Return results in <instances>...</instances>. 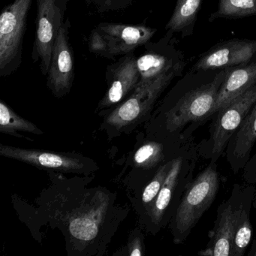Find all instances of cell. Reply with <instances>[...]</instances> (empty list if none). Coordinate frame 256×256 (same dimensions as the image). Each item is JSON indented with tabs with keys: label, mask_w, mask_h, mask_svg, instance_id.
Instances as JSON below:
<instances>
[{
	"label": "cell",
	"mask_w": 256,
	"mask_h": 256,
	"mask_svg": "<svg viewBox=\"0 0 256 256\" xmlns=\"http://www.w3.org/2000/svg\"><path fill=\"white\" fill-rule=\"evenodd\" d=\"M248 256H256V241L253 242L252 246L251 248V251L248 252Z\"/></svg>",
	"instance_id": "cell-26"
},
{
	"label": "cell",
	"mask_w": 256,
	"mask_h": 256,
	"mask_svg": "<svg viewBox=\"0 0 256 256\" xmlns=\"http://www.w3.org/2000/svg\"><path fill=\"white\" fill-rule=\"evenodd\" d=\"M34 0H14L0 16V76L16 72L22 61L26 20Z\"/></svg>",
	"instance_id": "cell-3"
},
{
	"label": "cell",
	"mask_w": 256,
	"mask_h": 256,
	"mask_svg": "<svg viewBox=\"0 0 256 256\" xmlns=\"http://www.w3.org/2000/svg\"><path fill=\"white\" fill-rule=\"evenodd\" d=\"M182 157L173 160V164L166 176L161 190L158 192L154 204L146 214L150 218L151 222L155 226H158L170 206L174 194L175 188L178 184L182 167Z\"/></svg>",
	"instance_id": "cell-15"
},
{
	"label": "cell",
	"mask_w": 256,
	"mask_h": 256,
	"mask_svg": "<svg viewBox=\"0 0 256 256\" xmlns=\"http://www.w3.org/2000/svg\"><path fill=\"white\" fill-rule=\"evenodd\" d=\"M156 31L145 25L100 23L91 32L88 47L90 52L98 56L114 60L145 46Z\"/></svg>",
	"instance_id": "cell-4"
},
{
	"label": "cell",
	"mask_w": 256,
	"mask_h": 256,
	"mask_svg": "<svg viewBox=\"0 0 256 256\" xmlns=\"http://www.w3.org/2000/svg\"><path fill=\"white\" fill-rule=\"evenodd\" d=\"M108 90L98 106V110H107L126 100L140 83V76L134 54L124 55L108 66L106 71Z\"/></svg>",
	"instance_id": "cell-9"
},
{
	"label": "cell",
	"mask_w": 256,
	"mask_h": 256,
	"mask_svg": "<svg viewBox=\"0 0 256 256\" xmlns=\"http://www.w3.org/2000/svg\"><path fill=\"white\" fill-rule=\"evenodd\" d=\"M256 140V102L238 128L233 154L238 160L245 158Z\"/></svg>",
	"instance_id": "cell-17"
},
{
	"label": "cell",
	"mask_w": 256,
	"mask_h": 256,
	"mask_svg": "<svg viewBox=\"0 0 256 256\" xmlns=\"http://www.w3.org/2000/svg\"><path fill=\"white\" fill-rule=\"evenodd\" d=\"M180 72H172L154 82L139 83L132 94L108 115L104 125L120 132L132 130L148 118L162 92Z\"/></svg>",
	"instance_id": "cell-2"
},
{
	"label": "cell",
	"mask_w": 256,
	"mask_h": 256,
	"mask_svg": "<svg viewBox=\"0 0 256 256\" xmlns=\"http://www.w3.org/2000/svg\"><path fill=\"white\" fill-rule=\"evenodd\" d=\"M240 206L235 208L230 202L218 208L215 228L209 245L198 253L200 256H230L235 227L239 218Z\"/></svg>",
	"instance_id": "cell-12"
},
{
	"label": "cell",
	"mask_w": 256,
	"mask_h": 256,
	"mask_svg": "<svg viewBox=\"0 0 256 256\" xmlns=\"http://www.w3.org/2000/svg\"><path fill=\"white\" fill-rule=\"evenodd\" d=\"M256 54V42L233 40L212 49L198 61L196 70L229 68L248 62Z\"/></svg>",
	"instance_id": "cell-11"
},
{
	"label": "cell",
	"mask_w": 256,
	"mask_h": 256,
	"mask_svg": "<svg viewBox=\"0 0 256 256\" xmlns=\"http://www.w3.org/2000/svg\"><path fill=\"white\" fill-rule=\"evenodd\" d=\"M68 1H70V0H65V2H66L67 4H68Z\"/></svg>",
	"instance_id": "cell-27"
},
{
	"label": "cell",
	"mask_w": 256,
	"mask_h": 256,
	"mask_svg": "<svg viewBox=\"0 0 256 256\" xmlns=\"http://www.w3.org/2000/svg\"><path fill=\"white\" fill-rule=\"evenodd\" d=\"M256 84V64L230 70L222 84L209 118Z\"/></svg>",
	"instance_id": "cell-13"
},
{
	"label": "cell",
	"mask_w": 256,
	"mask_h": 256,
	"mask_svg": "<svg viewBox=\"0 0 256 256\" xmlns=\"http://www.w3.org/2000/svg\"><path fill=\"white\" fill-rule=\"evenodd\" d=\"M220 186L216 168H206L190 184L178 208L172 228L176 242H182L208 210L215 199Z\"/></svg>",
	"instance_id": "cell-1"
},
{
	"label": "cell",
	"mask_w": 256,
	"mask_h": 256,
	"mask_svg": "<svg viewBox=\"0 0 256 256\" xmlns=\"http://www.w3.org/2000/svg\"><path fill=\"white\" fill-rule=\"evenodd\" d=\"M173 160L168 162L157 170L154 178L144 190L142 196V202L145 210L148 212L154 204L158 192L162 187L166 176L173 164Z\"/></svg>",
	"instance_id": "cell-22"
},
{
	"label": "cell",
	"mask_w": 256,
	"mask_h": 256,
	"mask_svg": "<svg viewBox=\"0 0 256 256\" xmlns=\"http://www.w3.org/2000/svg\"><path fill=\"white\" fill-rule=\"evenodd\" d=\"M256 14V0H220L214 18L246 17Z\"/></svg>",
	"instance_id": "cell-20"
},
{
	"label": "cell",
	"mask_w": 256,
	"mask_h": 256,
	"mask_svg": "<svg viewBox=\"0 0 256 256\" xmlns=\"http://www.w3.org/2000/svg\"><path fill=\"white\" fill-rule=\"evenodd\" d=\"M202 0H178L172 18L166 25L169 32H180L194 24Z\"/></svg>",
	"instance_id": "cell-16"
},
{
	"label": "cell",
	"mask_w": 256,
	"mask_h": 256,
	"mask_svg": "<svg viewBox=\"0 0 256 256\" xmlns=\"http://www.w3.org/2000/svg\"><path fill=\"white\" fill-rule=\"evenodd\" d=\"M230 68L216 76L210 83L186 92L174 104L163 112L166 130L178 131L191 122L209 118L222 84Z\"/></svg>",
	"instance_id": "cell-5"
},
{
	"label": "cell",
	"mask_w": 256,
	"mask_h": 256,
	"mask_svg": "<svg viewBox=\"0 0 256 256\" xmlns=\"http://www.w3.org/2000/svg\"><path fill=\"white\" fill-rule=\"evenodd\" d=\"M133 0H112L110 10H120L126 8L132 2Z\"/></svg>",
	"instance_id": "cell-25"
},
{
	"label": "cell",
	"mask_w": 256,
	"mask_h": 256,
	"mask_svg": "<svg viewBox=\"0 0 256 256\" xmlns=\"http://www.w3.org/2000/svg\"><path fill=\"white\" fill-rule=\"evenodd\" d=\"M145 47L146 48L145 53L137 58L140 83L154 82L172 72L182 70L181 62H174L168 55L158 52L154 44L148 42Z\"/></svg>",
	"instance_id": "cell-14"
},
{
	"label": "cell",
	"mask_w": 256,
	"mask_h": 256,
	"mask_svg": "<svg viewBox=\"0 0 256 256\" xmlns=\"http://www.w3.org/2000/svg\"><path fill=\"white\" fill-rule=\"evenodd\" d=\"M162 158V144L155 142H148L136 151L133 161L140 168L150 169L156 166Z\"/></svg>",
	"instance_id": "cell-21"
},
{
	"label": "cell",
	"mask_w": 256,
	"mask_h": 256,
	"mask_svg": "<svg viewBox=\"0 0 256 256\" xmlns=\"http://www.w3.org/2000/svg\"><path fill=\"white\" fill-rule=\"evenodd\" d=\"M36 30L32 58L38 62L43 76H47L52 50L61 26L67 4L64 0H36Z\"/></svg>",
	"instance_id": "cell-6"
},
{
	"label": "cell",
	"mask_w": 256,
	"mask_h": 256,
	"mask_svg": "<svg viewBox=\"0 0 256 256\" xmlns=\"http://www.w3.org/2000/svg\"><path fill=\"white\" fill-rule=\"evenodd\" d=\"M144 246L142 234L139 232H133L126 247L125 254L130 256H140L144 254Z\"/></svg>",
	"instance_id": "cell-23"
},
{
	"label": "cell",
	"mask_w": 256,
	"mask_h": 256,
	"mask_svg": "<svg viewBox=\"0 0 256 256\" xmlns=\"http://www.w3.org/2000/svg\"><path fill=\"white\" fill-rule=\"evenodd\" d=\"M26 132L34 134H44L42 130L30 122L28 120L18 115L4 102H0V132L4 134L20 136L18 132Z\"/></svg>",
	"instance_id": "cell-18"
},
{
	"label": "cell",
	"mask_w": 256,
	"mask_h": 256,
	"mask_svg": "<svg viewBox=\"0 0 256 256\" xmlns=\"http://www.w3.org/2000/svg\"><path fill=\"white\" fill-rule=\"evenodd\" d=\"M70 28V20H66L58 32L47 74L48 88L58 98L67 95L74 82V56L68 37Z\"/></svg>",
	"instance_id": "cell-8"
},
{
	"label": "cell",
	"mask_w": 256,
	"mask_h": 256,
	"mask_svg": "<svg viewBox=\"0 0 256 256\" xmlns=\"http://www.w3.org/2000/svg\"><path fill=\"white\" fill-rule=\"evenodd\" d=\"M0 155L40 168L64 173H85L94 166L90 160L78 154H62L41 150L0 145Z\"/></svg>",
	"instance_id": "cell-7"
},
{
	"label": "cell",
	"mask_w": 256,
	"mask_h": 256,
	"mask_svg": "<svg viewBox=\"0 0 256 256\" xmlns=\"http://www.w3.org/2000/svg\"><path fill=\"white\" fill-rule=\"evenodd\" d=\"M252 238V226L248 212L240 205L239 218L235 227L230 256H242Z\"/></svg>",
	"instance_id": "cell-19"
},
{
	"label": "cell",
	"mask_w": 256,
	"mask_h": 256,
	"mask_svg": "<svg viewBox=\"0 0 256 256\" xmlns=\"http://www.w3.org/2000/svg\"><path fill=\"white\" fill-rule=\"evenodd\" d=\"M88 4H94L98 8V11H108L112 8V0H86Z\"/></svg>",
	"instance_id": "cell-24"
},
{
	"label": "cell",
	"mask_w": 256,
	"mask_h": 256,
	"mask_svg": "<svg viewBox=\"0 0 256 256\" xmlns=\"http://www.w3.org/2000/svg\"><path fill=\"white\" fill-rule=\"evenodd\" d=\"M256 102V84L217 112L212 134V155L218 157Z\"/></svg>",
	"instance_id": "cell-10"
}]
</instances>
